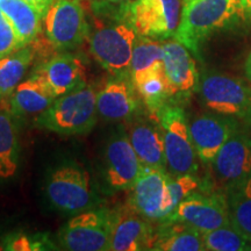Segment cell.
<instances>
[{
  "label": "cell",
  "instance_id": "cell-1",
  "mask_svg": "<svg viewBox=\"0 0 251 251\" xmlns=\"http://www.w3.org/2000/svg\"><path fill=\"white\" fill-rule=\"evenodd\" d=\"M246 17L241 0H191L185 2L174 37L190 51L199 54L200 47L209 36Z\"/></svg>",
  "mask_w": 251,
  "mask_h": 251
},
{
  "label": "cell",
  "instance_id": "cell-2",
  "mask_svg": "<svg viewBox=\"0 0 251 251\" xmlns=\"http://www.w3.org/2000/svg\"><path fill=\"white\" fill-rule=\"evenodd\" d=\"M97 92L84 85L58 97L46 112L36 118L37 127L61 135L85 134L97 122Z\"/></svg>",
  "mask_w": 251,
  "mask_h": 251
},
{
  "label": "cell",
  "instance_id": "cell-3",
  "mask_svg": "<svg viewBox=\"0 0 251 251\" xmlns=\"http://www.w3.org/2000/svg\"><path fill=\"white\" fill-rule=\"evenodd\" d=\"M87 36L92 57L112 76L127 77L130 74V63L137 33L124 21L96 27Z\"/></svg>",
  "mask_w": 251,
  "mask_h": 251
},
{
  "label": "cell",
  "instance_id": "cell-4",
  "mask_svg": "<svg viewBox=\"0 0 251 251\" xmlns=\"http://www.w3.org/2000/svg\"><path fill=\"white\" fill-rule=\"evenodd\" d=\"M157 117L164 139L166 165L176 176L193 175L197 170V152L183 108L165 105Z\"/></svg>",
  "mask_w": 251,
  "mask_h": 251
},
{
  "label": "cell",
  "instance_id": "cell-5",
  "mask_svg": "<svg viewBox=\"0 0 251 251\" xmlns=\"http://www.w3.org/2000/svg\"><path fill=\"white\" fill-rule=\"evenodd\" d=\"M43 20L49 43L62 51L80 46L91 30L80 0H54Z\"/></svg>",
  "mask_w": 251,
  "mask_h": 251
},
{
  "label": "cell",
  "instance_id": "cell-6",
  "mask_svg": "<svg viewBox=\"0 0 251 251\" xmlns=\"http://www.w3.org/2000/svg\"><path fill=\"white\" fill-rule=\"evenodd\" d=\"M201 98L211 111L233 118L251 117V85L227 75H207L200 85Z\"/></svg>",
  "mask_w": 251,
  "mask_h": 251
},
{
  "label": "cell",
  "instance_id": "cell-7",
  "mask_svg": "<svg viewBox=\"0 0 251 251\" xmlns=\"http://www.w3.org/2000/svg\"><path fill=\"white\" fill-rule=\"evenodd\" d=\"M112 213L103 209L80 213L63 226L58 240L71 251L109 250Z\"/></svg>",
  "mask_w": 251,
  "mask_h": 251
},
{
  "label": "cell",
  "instance_id": "cell-8",
  "mask_svg": "<svg viewBox=\"0 0 251 251\" xmlns=\"http://www.w3.org/2000/svg\"><path fill=\"white\" fill-rule=\"evenodd\" d=\"M169 179L163 168L143 166L131 187L130 205L149 221H164L175 211Z\"/></svg>",
  "mask_w": 251,
  "mask_h": 251
},
{
  "label": "cell",
  "instance_id": "cell-9",
  "mask_svg": "<svg viewBox=\"0 0 251 251\" xmlns=\"http://www.w3.org/2000/svg\"><path fill=\"white\" fill-rule=\"evenodd\" d=\"M180 15V0H135L128 9L127 23L137 35L168 39L175 36Z\"/></svg>",
  "mask_w": 251,
  "mask_h": 251
},
{
  "label": "cell",
  "instance_id": "cell-10",
  "mask_svg": "<svg viewBox=\"0 0 251 251\" xmlns=\"http://www.w3.org/2000/svg\"><path fill=\"white\" fill-rule=\"evenodd\" d=\"M47 196L58 211L75 213L91 203L89 174L76 165H63L50 175L47 181Z\"/></svg>",
  "mask_w": 251,
  "mask_h": 251
},
{
  "label": "cell",
  "instance_id": "cell-11",
  "mask_svg": "<svg viewBox=\"0 0 251 251\" xmlns=\"http://www.w3.org/2000/svg\"><path fill=\"white\" fill-rule=\"evenodd\" d=\"M164 221L184 222L203 235L230 224L227 198L218 193L194 192L178 203Z\"/></svg>",
  "mask_w": 251,
  "mask_h": 251
},
{
  "label": "cell",
  "instance_id": "cell-12",
  "mask_svg": "<svg viewBox=\"0 0 251 251\" xmlns=\"http://www.w3.org/2000/svg\"><path fill=\"white\" fill-rule=\"evenodd\" d=\"M213 168L218 180L230 190L251 178V139L240 128L224 144L214 161Z\"/></svg>",
  "mask_w": 251,
  "mask_h": 251
},
{
  "label": "cell",
  "instance_id": "cell-13",
  "mask_svg": "<svg viewBox=\"0 0 251 251\" xmlns=\"http://www.w3.org/2000/svg\"><path fill=\"white\" fill-rule=\"evenodd\" d=\"M149 220L140 214L133 206L126 205L112 213V231L109 250H150L155 230Z\"/></svg>",
  "mask_w": 251,
  "mask_h": 251
},
{
  "label": "cell",
  "instance_id": "cell-14",
  "mask_svg": "<svg viewBox=\"0 0 251 251\" xmlns=\"http://www.w3.org/2000/svg\"><path fill=\"white\" fill-rule=\"evenodd\" d=\"M191 139L200 161L212 163L229 137L238 129L236 118L224 114H201L188 125Z\"/></svg>",
  "mask_w": 251,
  "mask_h": 251
},
{
  "label": "cell",
  "instance_id": "cell-15",
  "mask_svg": "<svg viewBox=\"0 0 251 251\" xmlns=\"http://www.w3.org/2000/svg\"><path fill=\"white\" fill-rule=\"evenodd\" d=\"M106 180L115 190H131L143 165L129 137H113L106 147Z\"/></svg>",
  "mask_w": 251,
  "mask_h": 251
},
{
  "label": "cell",
  "instance_id": "cell-16",
  "mask_svg": "<svg viewBox=\"0 0 251 251\" xmlns=\"http://www.w3.org/2000/svg\"><path fill=\"white\" fill-rule=\"evenodd\" d=\"M35 74L43 78L56 97L86 85L84 63L78 56L63 52L54 56L37 68Z\"/></svg>",
  "mask_w": 251,
  "mask_h": 251
},
{
  "label": "cell",
  "instance_id": "cell-17",
  "mask_svg": "<svg viewBox=\"0 0 251 251\" xmlns=\"http://www.w3.org/2000/svg\"><path fill=\"white\" fill-rule=\"evenodd\" d=\"M97 92L98 114L105 120L120 121L130 118L139 108L135 86L126 77L114 76Z\"/></svg>",
  "mask_w": 251,
  "mask_h": 251
},
{
  "label": "cell",
  "instance_id": "cell-18",
  "mask_svg": "<svg viewBox=\"0 0 251 251\" xmlns=\"http://www.w3.org/2000/svg\"><path fill=\"white\" fill-rule=\"evenodd\" d=\"M163 64L171 97L188 93L196 89L198 70L190 50L176 39L163 42Z\"/></svg>",
  "mask_w": 251,
  "mask_h": 251
},
{
  "label": "cell",
  "instance_id": "cell-19",
  "mask_svg": "<svg viewBox=\"0 0 251 251\" xmlns=\"http://www.w3.org/2000/svg\"><path fill=\"white\" fill-rule=\"evenodd\" d=\"M57 97L37 74L21 81L8 99L9 111L17 117L40 115L46 112Z\"/></svg>",
  "mask_w": 251,
  "mask_h": 251
},
{
  "label": "cell",
  "instance_id": "cell-20",
  "mask_svg": "<svg viewBox=\"0 0 251 251\" xmlns=\"http://www.w3.org/2000/svg\"><path fill=\"white\" fill-rule=\"evenodd\" d=\"M0 9L13 28L21 48L30 46L40 35L43 17L25 0H0Z\"/></svg>",
  "mask_w": 251,
  "mask_h": 251
},
{
  "label": "cell",
  "instance_id": "cell-21",
  "mask_svg": "<svg viewBox=\"0 0 251 251\" xmlns=\"http://www.w3.org/2000/svg\"><path fill=\"white\" fill-rule=\"evenodd\" d=\"M157 251H201L206 250L203 235L184 222L163 221L155 231L151 249Z\"/></svg>",
  "mask_w": 251,
  "mask_h": 251
},
{
  "label": "cell",
  "instance_id": "cell-22",
  "mask_svg": "<svg viewBox=\"0 0 251 251\" xmlns=\"http://www.w3.org/2000/svg\"><path fill=\"white\" fill-rule=\"evenodd\" d=\"M128 137L143 166L164 169V139L158 128L148 124H136L130 128Z\"/></svg>",
  "mask_w": 251,
  "mask_h": 251
},
{
  "label": "cell",
  "instance_id": "cell-23",
  "mask_svg": "<svg viewBox=\"0 0 251 251\" xmlns=\"http://www.w3.org/2000/svg\"><path fill=\"white\" fill-rule=\"evenodd\" d=\"M164 59L163 43L152 37L137 35L130 63L131 83L136 84L144 76L162 68Z\"/></svg>",
  "mask_w": 251,
  "mask_h": 251
},
{
  "label": "cell",
  "instance_id": "cell-24",
  "mask_svg": "<svg viewBox=\"0 0 251 251\" xmlns=\"http://www.w3.org/2000/svg\"><path fill=\"white\" fill-rule=\"evenodd\" d=\"M34 58V49L30 46L15 50L0 58V98L8 100L29 68Z\"/></svg>",
  "mask_w": 251,
  "mask_h": 251
},
{
  "label": "cell",
  "instance_id": "cell-25",
  "mask_svg": "<svg viewBox=\"0 0 251 251\" xmlns=\"http://www.w3.org/2000/svg\"><path fill=\"white\" fill-rule=\"evenodd\" d=\"M18 136L9 113L0 109V178L8 179L18 171Z\"/></svg>",
  "mask_w": 251,
  "mask_h": 251
},
{
  "label": "cell",
  "instance_id": "cell-26",
  "mask_svg": "<svg viewBox=\"0 0 251 251\" xmlns=\"http://www.w3.org/2000/svg\"><path fill=\"white\" fill-rule=\"evenodd\" d=\"M227 192L229 222L251 240V178Z\"/></svg>",
  "mask_w": 251,
  "mask_h": 251
},
{
  "label": "cell",
  "instance_id": "cell-27",
  "mask_svg": "<svg viewBox=\"0 0 251 251\" xmlns=\"http://www.w3.org/2000/svg\"><path fill=\"white\" fill-rule=\"evenodd\" d=\"M134 86L149 111L155 115L164 107L166 99L171 97L164 65L144 76L142 79L134 84Z\"/></svg>",
  "mask_w": 251,
  "mask_h": 251
},
{
  "label": "cell",
  "instance_id": "cell-28",
  "mask_svg": "<svg viewBox=\"0 0 251 251\" xmlns=\"http://www.w3.org/2000/svg\"><path fill=\"white\" fill-rule=\"evenodd\" d=\"M206 250L211 251H249L251 240L235 229L230 224L203 234Z\"/></svg>",
  "mask_w": 251,
  "mask_h": 251
},
{
  "label": "cell",
  "instance_id": "cell-29",
  "mask_svg": "<svg viewBox=\"0 0 251 251\" xmlns=\"http://www.w3.org/2000/svg\"><path fill=\"white\" fill-rule=\"evenodd\" d=\"M199 188V181L193 175H180L169 179V190L175 208L185 198L196 192Z\"/></svg>",
  "mask_w": 251,
  "mask_h": 251
},
{
  "label": "cell",
  "instance_id": "cell-30",
  "mask_svg": "<svg viewBox=\"0 0 251 251\" xmlns=\"http://www.w3.org/2000/svg\"><path fill=\"white\" fill-rule=\"evenodd\" d=\"M134 1L135 0H97L94 8L98 15L105 14L115 21L127 23L128 9Z\"/></svg>",
  "mask_w": 251,
  "mask_h": 251
},
{
  "label": "cell",
  "instance_id": "cell-31",
  "mask_svg": "<svg viewBox=\"0 0 251 251\" xmlns=\"http://www.w3.org/2000/svg\"><path fill=\"white\" fill-rule=\"evenodd\" d=\"M20 48L21 46L13 28L5 18L0 19V58L12 54Z\"/></svg>",
  "mask_w": 251,
  "mask_h": 251
},
{
  "label": "cell",
  "instance_id": "cell-32",
  "mask_svg": "<svg viewBox=\"0 0 251 251\" xmlns=\"http://www.w3.org/2000/svg\"><path fill=\"white\" fill-rule=\"evenodd\" d=\"M42 244L35 241H31L29 237L25 236V235H20V236H15L9 238L7 243L5 244L4 249L11 250V251H33V250H40Z\"/></svg>",
  "mask_w": 251,
  "mask_h": 251
},
{
  "label": "cell",
  "instance_id": "cell-33",
  "mask_svg": "<svg viewBox=\"0 0 251 251\" xmlns=\"http://www.w3.org/2000/svg\"><path fill=\"white\" fill-rule=\"evenodd\" d=\"M25 1L29 2L31 6H34V7H35L37 11L40 12L41 15L45 18L47 11H48L50 5L52 4V1H54V0H25Z\"/></svg>",
  "mask_w": 251,
  "mask_h": 251
},
{
  "label": "cell",
  "instance_id": "cell-34",
  "mask_svg": "<svg viewBox=\"0 0 251 251\" xmlns=\"http://www.w3.org/2000/svg\"><path fill=\"white\" fill-rule=\"evenodd\" d=\"M244 68H246V75H247L248 80L251 83V51H250L249 56H248V58L246 61V67Z\"/></svg>",
  "mask_w": 251,
  "mask_h": 251
},
{
  "label": "cell",
  "instance_id": "cell-35",
  "mask_svg": "<svg viewBox=\"0 0 251 251\" xmlns=\"http://www.w3.org/2000/svg\"><path fill=\"white\" fill-rule=\"evenodd\" d=\"M244 6V9H246L247 15L251 17V0H241Z\"/></svg>",
  "mask_w": 251,
  "mask_h": 251
},
{
  "label": "cell",
  "instance_id": "cell-36",
  "mask_svg": "<svg viewBox=\"0 0 251 251\" xmlns=\"http://www.w3.org/2000/svg\"><path fill=\"white\" fill-rule=\"evenodd\" d=\"M4 103H5V100H2L1 98H0V109H2V107H1V106H2V105H4Z\"/></svg>",
  "mask_w": 251,
  "mask_h": 251
},
{
  "label": "cell",
  "instance_id": "cell-37",
  "mask_svg": "<svg viewBox=\"0 0 251 251\" xmlns=\"http://www.w3.org/2000/svg\"><path fill=\"white\" fill-rule=\"evenodd\" d=\"M4 18V15H2V12H1V9H0V19H2Z\"/></svg>",
  "mask_w": 251,
  "mask_h": 251
},
{
  "label": "cell",
  "instance_id": "cell-38",
  "mask_svg": "<svg viewBox=\"0 0 251 251\" xmlns=\"http://www.w3.org/2000/svg\"><path fill=\"white\" fill-rule=\"evenodd\" d=\"M184 1H185V2H187V1H191V0H184Z\"/></svg>",
  "mask_w": 251,
  "mask_h": 251
}]
</instances>
